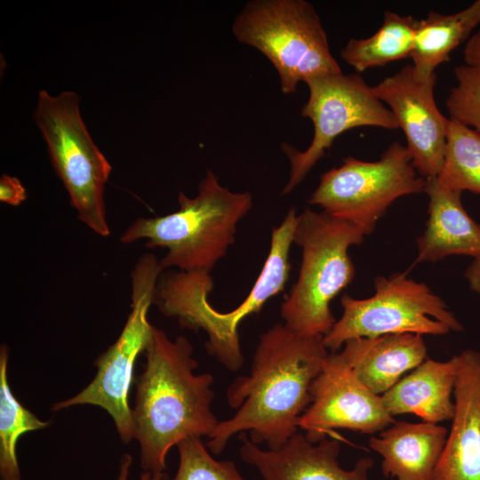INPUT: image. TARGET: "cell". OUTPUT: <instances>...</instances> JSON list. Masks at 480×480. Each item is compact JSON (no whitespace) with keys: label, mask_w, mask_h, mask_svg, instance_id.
I'll return each instance as SVG.
<instances>
[{"label":"cell","mask_w":480,"mask_h":480,"mask_svg":"<svg viewBox=\"0 0 480 480\" xmlns=\"http://www.w3.org/2000/svg\"><path fill=\"white\" fill-rule=\"evenodd\" d=\"M323 336L300 335L284 324L263 332L254 352L251 373L235 379L227 389L230 407L238 409L220 421L206 445L220 454L236 434L282 447L295 433L311 403L310 387L328 356Z\"/></svg>","instance_id":"1"},{"label":"cell","mask_w":480,"mask_h":480,"mask_svg":"<svg viewBox=\"0 0 480 480\" xmlns=\"http://www.w3.org/2000/svg\"><path fill=\"white\" fill-rule=\"evenodd\" d=\"M193 350L185 336L172 340L154 326L132 409L133 439L144 471L164 473L173 445L192 436L209 437L220 421L211 408L213 377L194 373L198 364Z\"/></svg>","instance_id":"2"},{"label":"cell","mask_w":480,"mask_h":480,"mask_svg":"<svg viewBox=\"0 0 480 480\" xmlns=\"http://www.w3.org/2000/svg\"><path fill=\"white\" fill-rule=\"evenodd\" d=\"M297 220L296 209L292 207L283 221L273 228L262 269L244 300L232 311H217L209 303L213 280L204 271H163L154 304L163 315L176 318L181 327L204 330L208 336V352L227 369L236 372L244 364L239 324L248 316L259 313L268 300L284 290L292 268L289 257Z\"/></svg>","instance_id":"3"},{"label":"cell","mask_w":480,"mask_h":480,"mask_svg":"<svg viewBox=\"0 0 480 480\" xmlns=\"http://www.w3.org/2000/svg\"><path fill=\"white\" fill-rule=\"evenodd\" d=\"M179 210L164 216L140 217L123 232L120 241L146 240L148 248H162L164 270L211 273L235 242L238 222L252 206L249 192H232L208 169L198 184V194L178 196Z\"/></svg>","instance_id":"4"},{"label":"cell","mask_w":480,"mask_h":480,"mask_svg":"<svg viewBox=\"0 0 480 480\" xmlns=\"http://www.w3.org/2000/svg\"><path fill=\"white\" fill-rule=\"evenodd\" d=\"M364 236L355 224L324 211L298 215L293 243L301 249V265L280 310L289 329L305 336L330 332L336 322L330 303L356 276L348 249Z\"/></svg>","instance_id":"5"},{"label":"cell","mask_w":480,"mask_h":480,"mask_svg":"<svg viewBox=\"0 0 480 480\" xmlns=\"http://www.w3.org/2000/svg\"><path fill=\"white\" fill-rule=\"evenodd\" d=\"M232 31L240 43L268 59L284 94L294 93L300 82L342 72L317 12L305 0L248 2Z\"/></svg>","instance_id":"6"},{"label":"cell","mask_w":480,"mask_h":480,"mask_svg":"<svg viewBox=\"0 0 480 480\" xmlns=\"http://www.w3.org/2000/svg\"><path fill=\"white\" fill-rule=\"evenodd\" d=\"M34 118L78 220L97 235L109 236L104 191L112 166L83 121L79 96L70 91L52 96L41 90Z\"/></svg>","instance_id":"7"},{"label":"cell","mask_w":480,"mask_h":480,"mask_svg":"<svg viewBox=\"0 0 480 480\" xmlns=\"http://www.w3.org/2000/svg\"><path fill=\"white\" fill-rule=\"evenodd\" d=\"M375 292L366 299L341 297V317L323 337L326 348L336 351L348 340L384 335L416 333L444 335L460 332L461 324L445 302L424 283L396 273L374 279Z\"/></svg>","instance_id":"8"},{"label":"cell","mask_w":480,"mask_h":480,"mask_svg":"<svg viewBox=\"0 0 480 480\" xmlns=\"http://www.w3.org/2000/svg\"><path fill=\"white\" fill-rule=\"evenodd\" d=\"M163 271L154 254L144 253L139 258L131 273V312L117 340L95 360L97 373L91 383L76 396L55 403L52 411L81 404L99 406L111 416L123 442L133 439L129 391L135 362L152 336L154 326L148 314Z\"/></svg>","instance_id":"9"},{"label":"cell","mask_w":480,"mask_h":480,"mask_svg":"<svg viewBox=\"0 0 480 480\" xmlns=\"http://www.w3.org/2000/svg\"><path fill=\"white\" fill-rule=\"evenodd\" d=\"M425 183L406 146L394 141L377 161L348 156L340 166L322 173L308 203L368 236L396 199L424 192Z\"/></svg>","instance_id":"10"},{"label":"cell","mask_w":480,"mask_h":480,"mask_svg":"<svg viewBox=\"0 0 480 480\" xmlns=\"http://www.w3.org/2000/svg\"><path fill=\"white\" fill-rule=\"evenodd\" d=\"M305 84L309 94L301 115L313 123L314 135L303 151L286 143L281 146L291 164L282 194H289L305 179L341 133L361 126L399 128L391 110L358 74H329Z\"/></svg>","instance_id":"11"},{"label":"cell","mask_w":480,"mask_h":480,"mask_svg":"<svg viewBox=\"0 0 480 480\" xmlns=\"http://www.w3.org/2000/svg\"><path fill=\"white\" fill-rule=\"evenodd\" d=\"M310 395L311 404L300 416L299 428L312 444L325 439L334 428L373 434L396 421L381 396L362 383L340 352L328 355Z\"/></svg>","instance_id":"12"},{"label":"cell","mask_w":480,"mask_h":480,"mask_svg":"<svg viewBox=\"0 0 480 480\" xmlns=\"http://www.w3.org/2000/svg\"><path fill=\"white\" fill-rule=\"evenodd\" d=\"M436 84V74L420 76L412 65H405L372 86L403 130L412 164L424 179L438 176L447 142L449 118L437 108Z\"/></svg>","instance_id":"13"},{"label":"cell","mask_w":480,"mask_h":480,"mask_svg":"<svg viewBox=\"0 0 480 480\" xmlns=\"http://www.w3.org/2000/svg\"><path fill=\"white\" fill-rule=\"evenodd\" d=\"M240 456L254 466L265 480H368L374 461L361 458L350 470L340 467L337 439L310 443L300 433H295L282 447L262 450L241 433Z\"/></svg>","instance_id":"14"},{"label":"cell","mask_w":480,"mask_h":480,"mask_svg":"<svg viewBox=\"0 0 480 480\" xmlns=\"http://www.w3.org/2000/svg\"><path fill=\"white\" fill-rule=\"evenodd\" d=\"M458 356L452 424L432 480H480V352Z\"/></svg>","instance_id":"15"},{"label":"cell","mask_w":480,"mask_h":480,"mask_svg":"<svg viewBox=\"0 0 480 480\" xmlns=\"http://www.w3.org/2000/svg\"><path fill=\"white\" fill-rule=\"evenodd\" d=\"M428 217L417 239L415 262H436L451 255L480 256V224L465 210L461 192L442 186L437 178L426 179Z\"/></svg>","instance_id":"16"},{"label":"cell","mask_w":480,"mask_h":480,"mask_svg":"<svg viewBox=\"0 0 480 480\" xmlns=\"http://www.w3.org/2000/svg\"><path fill=\"white\" fill-rule=\"evenodd\" d=\"M447 436V429L435 423L395 421L369 444L382 457L386 477L432 480Z\"/></svg>","instance_id":"17"},{"label":"cell","mask_w":480,"mask_h":480,"mask_svg":"<svg viewBox=\"0 0 480 480\" xmlns=\"http://www.w3.org/2000/svg\"><path fill=\"white\" fill-rule=\"evenodd\" d=\"M340 352L357 378L376 395L427 359L422 335L401 333L348 340Z\"/></svg>","instance_id":"18"},{"label":"cell","mask_w":480,"mask_h":480,"mask_svg":"<svg viewBox=\"0 0 480 480\" xmlns=\"http://www.w3.org/2000/svg\"><path fill=\"white\" fill-rule=\"evenodd\" d=\"M459 364L458 355L444 362L427 358L381 396L387 411L393 417L412 413L435 424L452 420L451 397Z\"/></svg>","instance_id":"19"},{"label":"cell","mask_w":480,"mask_h":480,"mask_svg":"<svg viewBox=\"0 0 480 480\" xmlns=\"http://www.w3.org/2000/svg\"><path fill=\"white\" fill-rule=\"evenodd\" d=\"M480 24V0L452 14L435 11L418 20L411 57L416 73L424 77L449 61L450 55Z\"/></svg>","instance_id":"20"},{"label":"cell","mask_w":480,"mask_h":480,"mask_svg":"<svg viewBox=\"0 0 480 480\" xmlns=\"http://www.w3.org/2000/svg\"><path fill=\"white\" fill-rule=\"evenodd\" d=\"M418 20L387 11L380 28L367 38H351L341 49V58L356 72L410 58Z\"/></svg>","instance_id":"21"},{"label":"cell","mask_w":480,"mask_h":480,"mask_svg":"<svg viewBox=\"0 0 480 480\" xmlns=\"http://www.w3.org/2000/svg\"><path fill=\"white\" fill-rule=\"evenodd\" d=\"M9 349L0 348V478L21 480L17 458L20 437L29 432L47 428L50 420H39L24 407L13 395L7 379Z\"/></svg>","instance_id":"22"},{"label":"cell","mask_w":480,"mask_h":480,"mask_svg":"<svg viewBox=\"0 0 480 480\" xmlns=\"http://www.w3.org/2000/svg\"><path fill=\"white\" fill-rule=\"evenodd\" d=\"M439 183L455 191L480 194V133L449 118Z\"/></svg>","instance_id":"23"},{"label":"cell","mask_w":480,"mask_h":480,"mask_svg":"<svg viewBox=\"0 0 480 480\" xmlns=\"http://www.w3.org/2000/svg\"><path fill=\"white\" fill-rule=\"evenodd\" d=\"M202 437L188 436L178 444L179 468L172 480H245L230 460H216Z\"/></svg>","instance_id":"24"},{"label":"cell","mask_w":480,"mask_h":480,"mask_svg":"<svg viewBox=\"0 0 480 480\" xmlns=\"http://www.w3.org/2000/svg\"><path fill=\"white\" fill-rule=\"evenodd\" d=\"M456 85L446 100L450 119L480 133V70L467 65L454 68Z\"/></svg>","instance_id":"25"},{"label":"cell","mask_w":480,"mask_h":480,"mask_svg":"<svg viewBox=\"0 0 480 480\" xmlns=\"http://www.w3.org/2000/svg\"><path fill=\"white\" fill-rule=\"evenodd\" d=\"M27 198V192L16 177L3 174L0 179V201L12 206H19Z\"/></svg>","instance_id":"26"},{"label":"cell","mask_w":480,"mask_h":480,"mask_svg":"<svg viewBox=\"0 0 480 480\" xmlns=\"http://www.w3.org/2000/svg\"><path fill=\"white\" fill-rule=\"evenodd\" d=\"M463 57L465 65L480 70V28L468 40Z\"/></svg>","instance_id":"27"},{"label":"cell","mask_w":480,"mask_h":480,"mask_svg":"<svg viewBox=\"0 0 480 480\" xmlns=\"http://www.w3.org/2000/svg\"><path fill=\"white\" fill-rule=\"evenodd\" d=\"M132 463V459L128 454L124 455L121 461L120 473L118 480H128L129 469ZM166 474H152L149 471H144L141 474L140 480H165Z\"/></svg>","instance_id":"28"},{"label":"cell","mask_w":480,"mask_h":480,"mask_svg":"<svg viewBox=\"0 0 480 480\" xmlns=\"http://www.w3.org/2000/svg\"><path fill=\"white\" fill-rule=\"evenodd\" d=\"M465 277L470 289L480 297V256L474 258L466 269Z\"/></svg>","instance_id":"29"}]
</instances>
